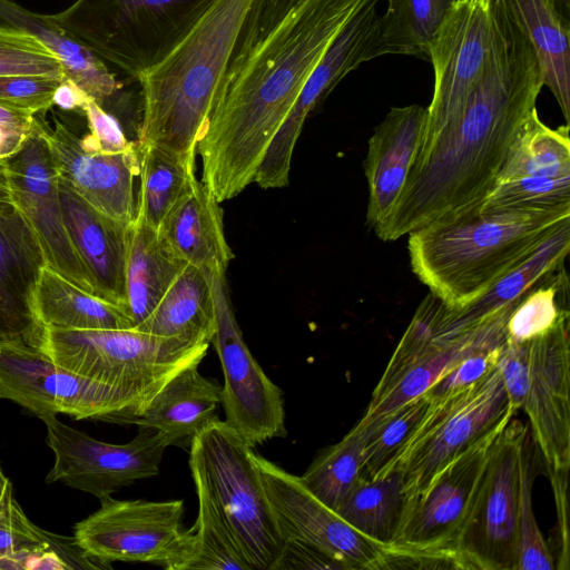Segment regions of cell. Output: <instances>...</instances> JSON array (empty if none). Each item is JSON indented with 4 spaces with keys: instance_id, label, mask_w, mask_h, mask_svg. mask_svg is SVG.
<instances>
[{
    "instance_id": "obj_30",
    "label": "cell",
    "mask_w": 570,
    "mask_h": 570,
    "mask_svg": "<svg viewBox=\"0 0 570 570\" xmlns=\"http://www.w3.org/2000/svg\"><path fill=\"white\" fill-rule=\"evenodd\" d=\"M0 27L26 32L48 47L61 61L66 77L102 106L120 88L109 67L70 37L52 18L0 0Z\"/></svg>"
},
{
    "instance_id": "obj_47",
    "label": "cell",
    "mask_w": 570,
    "mask_h": 570,
    "mask_svg": "<svg viewBox=\"0 0 570 570\" xmlns=\"http://www.w3.org/2000/svg\"><path fill=\"white\" fill-rule=\"evenodd\" d=\"M89 134L81 137L82 147L88 151L102 154L124 153L136 145L129 141L119 122L101 105L89 98L82 108Z\"/></svg>"
},
{
    "instance_id": "obj_19",
    "label": "cell",
    "mask_w": 570,
    "mask_h": 570,
    "mask_svg": "<svg viewBox=\"0 0 570 570\" xmlns=\"http://www.w3.org/2000/svg\"><path fill=\"white\" fill-rule=\"evenodd\" d=\"M566 313L548 333L529 341V381L522 409L547 470L570 468V338Z\"/></svg>"
},
{
    "instance_id": "obj_13",
    "label": "cell",
    "mask_w": 570,
    "mask_h": 570,
    "mask_svg": "<svg viewBox=\"0 0 570 570\" xmlns=\"http://www.w3.org/2000/svg\"><path fill=\"white\" fill-rule=\"evenodd\" d=\"M214 306L212 338L220 360L225 422L250 446L286 435L281 389L250 354L230 302L226 271H208Z\"/></svg>"
},
{
    "instance_id": "obj_57",
    "label": "cell",
    "mask_w": 570,
    "mask_h": 570,
    "mask_svg": "<svg viewBox=\"0 0 570 570\" xmlns=\"http://www.w3.org/2000/svg\"><path fill=\"white\" fill-rule=\"evenodd\" d=\"M481 1L491 2V1H493V0H481Z\"/></svg>"
},
{
    "instance_id": "obj_9",
    "label": "cell",
    "mask_w": 570,
    "mask_h": 570,
    "mask_svg": "<svg viewBox=\"0 0 570 570\" xmlns=\"http://www.w3.org/2000/svg\"><path fill=\"white\" fill-rule=\"evenodd\" d=\"M529 425L513 416L494 439L455 542L465 570H517L520 454Z\"/></svg>"
},
{
    "instance_id": "obj_38",
    "label": "cell",
    "mask_w": 570,
    "mask_h": 570,
    "mask_svg": "<svg viewBox=\"0 0 570 570\" xmlns=\"http://www.w3.org/2000/svg\"><path fill=\"white\" fill-rule=\"evenodd\" d=\"M198 499L193 550L185 566L203 570H253L202 479L191 474Z\"/></svg>"
},
{
    "instance_id": "obj_49",
    "label": "cell",
    "mask_w": 570,
    "mask_h": 570,
    "mask_svg": "<svg viewBox=\"0 0 570 570\" xmlns=\"http://www.w3.org/2000/svg\"><path fill=\"white\" fill-rule=\"evenodd\" d=\"M383 569H464L455 550L383 547Z\"/></svg>"
},
{
    "instance_id": "obj_26",
    "label": "cell",
    "mask_w": 570,
    "mask_h": 570,
    "mask_svg": "<svg viewBox=\"0 0 570 570\" xmlns=\"http://www.w3.org/2000/svg\"><path fill=\"white\" fill-rule=\"evenodd\" d=\"M111 568L83 552L73 537L53 534L33 524L7 481L0 497V570Z\"/></svg>"
},
{
    "instance_id": "obj_32",
    "label": "cell",
    "mask_w": 570,
    "mask_h": 570,
    "mask_svg": "<svg viewBox=\"0 0 570 570\" xmlns=\"http://www.w3.org/2000/svg\"><path fill=\"white\" fill-rule=\"evenodd\" d=\"M35 312L42 327L57 330L134 328L121 307L90 294L45 265L35 292Z\"/></svg>"
},
{
    "instance_id": "obj_11",
    "label": "cell",
    "mask_w": 570,
    "mask_h": 570,
    "mask_svg": "<svg viewBox=\"0 0 570 570\" xmlns=\"http://www.w3.org/2000/svg\"><path fill=\"white\" fill-rule=\"evenodd\" d=\"M503 41L493 1L456 0L430 45L434 89L419 151L460 112L494 63Z\"/></svg>"
},
{
    "instance_id": "obj_53",
    "label": "cell",
    "mask_w": 570,
    "mask_h": 570,
    "mask_svg": "<svg viewBox=\"0 0 570 570\" xmlns=\"http://www.w3.org/2000/svg\"><path fill=\"white\" fill-rule=\"evenodd\" d=\"M304 1L305 0H266L259 17L255 40L265 36L289 11Z\"/></svg>"
},
{
    "instance_id": "obj_23",
    "label": "cell",
    "mask_w": 570,
    "mask_h": 570,
    "mask_svg": "<svg viewBox=\"0 0 570 570\" xmlns=\"http://www.w3.org/2000/svg\"><path fill=\"white\" fill-rule=\"evenodd\" d=\"M59 194L67 232L96 295L128 313L126 257L129 225L96 209L62 178Z\"/></svg>"
},
{
    "instance_id": "obj_33",
    "label": "cell",
    "mask_w": 570,
    "mask_h": 570,
    "mask_svg": "<svg viewBox=\"0 0 570 570\" xmlns=\"http://www.w3.org/2000/svg\"><path fill=\"white\" fill-rule=\"evenodd\" d=\"M405 507L403 480L397 471L375 480H361L335 510L352 528L381 547L392 544Z\"/></svg>"
},
{
    "instance_id": "obj_5",
    "label": "cell",
    "mask_w": 570,
    "mask_h": 570,
    "mask_svg": "<svg viewBox=\"0 0 570 570\" xmlns=\"http://www.w3.org/2000/svg\"><path fill=\"white\" fill-rule=\"evenodd\" d=\"M32 346L56 364L121 392L140 414L170 379L200 364L209 344L188 346L135 328L41 327Z\"/></svg>"
},
{
    "instance_id": "obj_52",
    "label": "cell",
    "mask_w": 570,
    "mask_h": 570,
    "mask_svg": "<svg viewBox=\"0 0 570 570\" xmlns=\"http://www.w3.org/2000/svg\"><path fill=\"white\" fill-rule=\"evenodd\" d=\"M569 471L548 470L557 507V534L553 554L554 566L558 570L569 569V528H568V501L567 483Z\"/></svg>"
},
{
    "instance_id": "obj_28",
    "label": "cell",
    "mask_w": 570,
    "mask_h": 570,
    "mask_svg": "<svg viewBox=\"0 0 570 570\" xmlns=\"http://www.w3.org/2000/svg\"><path fill=\"white\" fill-rule=\"evenodd\" d=\"M570 248V224L563 226L534 254L494 284L482 297L453 311L445 306L435 340L456 335L519 302L546 282L564 263ZM434 340V341H435Z\"/></svg>"
},
{
    "instance_id": "obj_35",
    "label": "cell",
    "mask_w": 570,
    "mask_h": 570,
    "mask_svg": "<svg viewBox=\"0 0 570 570\" xmlns=\"http://www.w3.org/2000/svg\"><path fill=\"white\" fill-rule=\"evenodd\" d=\"M137 148L140 187L135 215L159 230L171 208L197 179L195 167L154 145Z\"/></svg>"
},
{
    "instance_id": "obj_51",
    "label": "cell",
    "mask_w": 570,
    "mask_h": 570,
    "mask_svg": "<svg viewBox=\"0 0 570 570\" xmlns=\"http://www.w3.org/2000/svg\"><path fill=\"white\" fill-rule=\"evenodd\" d=\"M288 569H340L346 568L323 550L306 542L285 540L282 554L273 570Z\"/></svg>"
},
{
    "instance_id": "obj_7",
    "label": "cell",
    "mask_w": 570,
    "mask_h": 570,
    "mask_svg": "<svg viewBox=\"0 0 570 570\" xmlns=\"http://www.w3.org/2000/svg\"><path fill=\"white\" fill-rule=\"evenodd\" d=\"M250 448L225 421L203 429L189 448V468L208 490L253 570H273L285 540Z\"/></svg>"
},
{
    "instance_id": "obj_25",
    "label": "cell",
    "mask_w": 570,
    "mask_h": 570,
    "mask_svg": "<svg viewBox=\"0 0 570 570\" xmlns=\"http://www.w3.org/2000/svg\"><path fill=\"white\" fill-rule=\"evenodd\" d=\"M223 389L191 365L173 379L128 424L153 428L163 433L169 446L189 449L196 435L218 419Z\"/></svg>"
},
{
    "instance_id": "obj_16",
    "label": "cell",
    "mask_w": 570,
    "mask_h": 570,
    "mask_svg": "<svg viewBox=\"0 0 570 570\" xmlns=\"http://www.w3.org/2000/svg\"><path fill=\"white\" fill-rule=\"evenodd\" d=\"M380 1L368 0L352 16L307 78L256 171L254 183L261 188L288 185L293 153L307 117L348 72L380 56Z\"/></svg>"
},
{
    "instance_id": "obj_54",
    "label": "cell",
    "mask_w": 570,
    "mask_h": 570,
    "mask_svg": "<svg viewBox=\"0 0 570 570\" xmlns=\"http://www.w3.org/2000/svg\"><path fill=\"white\" fill-rule=\"evenodd\" d=\"M89 98L73 81L65 78L53 94V106L66 111H82Z\"/></svg>"
},
{
    "instance_id": "obj_48",
    "label": "cell",
    "mask_w": 570,
    "mask_h": 570,
    "mask_svg": "<svg viewBox=\"0 0 570 570\" xmlns=\"http://www.w3.org/2000/svg\"><path fill=\"white\" fill-rule=\"evenodd\" d=\"M497 366L510 405L517 411L521 410L529 381V342L507 338L500 350Z\"/></svg>"
},
{
    "instance_id": "obj_1",
    "label": "cell",
    "mask_w": 570,
    "mask_h": 570,
    "mask_svg": "<svg viewBox=\"0 0 570 570\" xmlns=\"http://www.w3.org/2000/svg\"><path fill=\"white\" fill-rule=\"evenodd\" d=\"M494 9L504 31L502 48L460 112L416 155L396 205L375 230L384 242L478 209L512 142L538 114L543 81L534 51Z\"/></svg>"
},
{
    "instance_id": "obj_12",
    "label": "cell",
    "mask_w": 570,
    "mask_h": 570,
    "mask_svg": "<svg viewBox=\"0 0 570 570\" xmlns=\"http://www.w3.org/2000/svg\"><path fill=\"white\" fill-rule=\"evenodd\" d=\"M0 399L39 419L68 414L76 420L127 424L138 414L121 392L56 364L26 343L0 345Z\"/></svg>"
},
{
    "instance_id": "obj_18",
    "label": "cell",
    "mask_w": 570,
    "mask_h": 570,
    "mask_svg": "<svg viewBox=\"0 0 570 570\" xmlns=\"http://www.w3.org/2000/svg\"><path fill=\"white\" fill-rule=\"evenodd\" d=\"M501 430L456 455L439 471L417 498L405 504L399 533L390 546L455 550L456 539L470 512L491 445Z\"/></svg>"
},
{
    "instance_id": "obj_29",
    "label": "cell",
    "mask_w": 570,
    "mask_h": 570,
    "mask_svg": "<svg viewBox=\"0 0 570 570\" xmlns=\"http://www.w3.org/2000/svg\"><path fill=\"white\" fill-rule=\"evenodd\" d=\"M135 330L188 346L209 344L215 334V306L208 271L186 264Z\"/></svg>"
},
{
    "instance_id": "obj_55",
    "label": "cell",
    "mask_w": 570,
    "mask_h": 570,
    "mask_svg": "<svg viewBox=\"0 0 570 570\" xmlns=\"http://www.w3.org/2000/svg\"><path fill=\"white\" fill-rule=\"evenodd\" d=\"M0 200H10L9 187L7 183L4 167L0 160Z\"/></svg>"
},
{
    "instance_id": "obj_37",
    "label": "cell",
    "mask_w": 570,
    "mask_h": 570,
    "mask_svg": "<svg viewBox=\"0 0 570 570\" xmlns=\"http://www.w3.org/2000/svg\"><path fill=\"white\" fill-rule=\"evenodd\" d=\"M430 399L423 394L395 411L368 423H357L361 431L363 479L375 480L387 475L416 425Z\"/></svg>"
},
{
    "instance_id": "obj_31",
    "label": "cell",
    "mask_w": 570,
    "mask_h": 570,
    "mask_svg": "<svg viewBox=\"0 0 570 570\" xmlns=\"http://www.w3.org/2000/svg\"><path fill=\"white\" fill-rule=\"evenodd\" d=\"M186 264L159 230L135 215L128 226L126 257L127 311L134 328L151 314Z\"/></svg>"
},
{
    "instance_id": "obj_14",
    "label": "cell",
    "mask_w": 570,
    "mask_h": 570,
    "mask_svg": "<svg viewBox=\"0 0 570 570\" xmlns=\"http://www.w3.org/2000/svg\"><path fill=\"white\" fill-rule=\"evenodd\" d=\"M41 420L47 428V445L55 454L46 482H60L98 499L157 475L169 446L166 436L153 428L139 426L131 441L112 444L70 428L56 416Z\"/></svg>"
},
{
    "instance_id": "obj_15",
    "label": "cell",
    "mask_w": 570,
    "mask_h": 570,
    "mask_svg": "<svg viewBox=\"0 0 570 570\" xmlns=\"http://www.w3.org/2000/svg\"><path fill=\"white\" fill-rule=\"evenodd\" d=\"M1 161L10 202L33 230L46 265L79 288L96 295L91 278L65 225L59 194L60 175L46 139V122L38 114L36 125L22 147Z\"/></svg>"
},
{
    "instance_id": "obj_21",
    "label": "cell",
    "mask_w": 570,
    "mask_h": 570,
    "mask_svg": "<svg viewBox=\"0 0 570 570\" xmlns=\"http://www.w3.org/2000/svg\"><path fill=\"white\" fill-rule=\"evenodd\" d=\"M45 265L23 215L10 200H0V345H33L42 327L35 312V292Z\"/></svg>"
},
{
    "instance_id": "obj_27",
    "label": "cell",
    "mask_w": 570,
    "mask_h": 570,
    "mask_svg": "<svg viewBox=\"0 0 570 570\" xmlns=\"http://www.w3.org/2000/svg\"><path fill=\"white\" fill-rule=\"evenodd\" d=\"M159 233L181 261L204 271L227 272L234 258L220 203L197 179L171 208Z\"/></svg>"
},
{
    "instance_id": "obj_4",
    "label": "cell",
    "mask_w": 570,
    "mask_h": 570,
    "mask_svg": "<svg viewBox=\"0 0 570 570\" xmlns=\"http://www.w3.org/2000/svg\"><path fill=\"white\" fill-rule=\"evenodd\" d=\"M570 206L551 209L469 210L409 234L416 277L453 311L482 297L563 226Z\"/></svg>"
},
{
    "instance_id": "obj_45",
    "label": "cell",
    "mask_w": 570,
    "mask_h": 570,
    "mask_svg": "<svg viewBox=\"0 0 570 570\" xmlns=\"http://www.w3.org/2000/svg\"><path fill=\"white\" fill-rule=\"evenodd\" d=\"M502 345L475 350L451 366L425 393L434 400L466 389L492 372Z\"/></svg>"
},
{
    "instance_id": "obj_10",
    "label": "cell",
    "mask_w": 570,
    "mask_h": 570,
    "mask_svg": "<svg viewBox=\"0 0 570 570\" xmlns=\"http://www.w3.org/2000/svg\"><path fill=\"white\" fill-rule=\"evenodd\" d=\"M100 508L73 527L79 548L96 559L146 562L185 570L191 528H183L184 501L99 499Z\"/></svg>"
},
{
    "instance_id": "obj_39",
    "label": "cell",
    "mask_w": 570,
    "mask_h": 570,
    "mask_svg": "<svg viewBox=\"0 0 570 570\" xmlns=\"http://www.w3.org/2000/svg\"><path fill=\"white\" fill-rule=\"evenodd\" d=\"M301 479L316 498L335 511L363 480L360 429L355 425L340 442L326 448Z\"/></svg>"
},
{
    "instance_id": "obj_2",
    "label": "cell",
    "mask_w": 570,
    "mask_h": 570,
    "mask_svg": "<svg viewBox=\"0 0 570 570\" xmlns=\"http://www.w3.org/2000/svg\"><path fill=\"white\" fill-rule=\"evenodd\" d=\"M368 0H305L238 53L198 141L202 184L218 203L256 171L325 50Z\"/></svg>"
},
{
    "instance_id": "obj_50",
    "label": "cell",
    "mask_w": 570,
    "mask_h": 570,
    "mask_svg": "<svg viewBox=\"0 0 570 570\" xmlns=\"http://www.w3.org/2000/svg\"><path fill=\"white\" fill-rule=\"evenodd\" d=\"M37 115L0 102V160L14 155L31 134Z\"/></svg>"
},
{
    "instance_id": "obj_22",
    "label": "cell",
    "mask_w": 570,
    "mask_h": 570,
    "mask_svg": "<svg viewBox=\"0 0 570 570\" xmlns=\"http://www.w3.org/2000/svg\"><path fill=\"white\" fill-rule=\"evenodd\" d=\"M428 110L393 107L368 139L364 171L368 185L366 223L375 232L392 213L419 153Z\"/></svg>"
},
{
    "instance_id": "obj_40",
    "label": "cell",
    "mask_w": 570,
    "mask_h": 570,
    "mask_svg": "<svg viewBox=\"0 0 570 570\" xmlns=\"http://www.w3.org/2000/svg\"><path fill=\"white\" fill-rule=\"evenodd\" d=\"M568 306L569 278L562 265L513 308L507 323V338L529 342L548 333L569 313Z\"/></svg>"
},
{
    "instance_id": "obj_43",
    "label": "cell",
    "mask_w": 570,
    "mask_h": 570,
    "mask_svg": "<svg viewBox=\"0 0 570 570\" xmlns=\"http://www.w3.org/2000/svg\"><path fill=\"white\" fill-rule=\"evenodd\" d=\"M0 76L67 78L59 58L37 38L0 27Z\"/></svg>"
},
{
    "instance_id": "obj_41",
    "label": "cell",
    "mask_w": 570,
    "mask_h": 570,
    "mask_svg": "<svg viewBox=\"0 0 570 570\" xmlns=\"http://www.w3.org/2000/svg\"><path fill=\"white\" fill-rule=\"evenodd\" d=\"M564 206H570V177L520 178L493 184L478 209L531 210Z\"/></svg>"
},
{
    "instance_id": "obj_24",
    "label": "cell",
    "mask_w": 570,
    "mask_h": 570,
    "mask_svg": "<svg viewBox=\"0 0 570 570\" xmlns=\"http://www.w3.org/2000/svg\"><path fill=\"white\" fill-rule=\"evenodd\" d=\"M493 3L531 45L543 86L553 94L568 125L570 0H493Z\"/></svg>"
},
{
    "instance_id": "obj_42",
    "label": "cell",
    "mask_w": 570,
    "mask_h": 570,
    "mask_svg": "<svg viewBox=\"0 0 570 570\" xmlns=\"http://www.w3.org/2000/svg\"><path fill=\"white\" fill-rule=\"evenodd\" d=\"M530 451L531 435L529 433L521 450L519 466V557L517 570H551L556 569L553 556L539 529L532 508L534 471Z\"/></svg>"
},
{
    "instance_id": "obj_17",
    "label": "cell",
    "mask_w": 570,
    "mask_h": 570,
    "mask_svg": "<svg viewBox=\"0 0 570 570\" xmlns=\"http://www.w3.org/2000/svg\"><path fill=\"white\" fill-rule=\"evenodd\" d=\"M262 483L284 540L312 544L346 570H381L383 547L364 537L316 498L294 475L252 451Z\"/></svg>"
},
{
    "instance_id": "obj_3",
    "label": "cell",
    "mask_w": 570,
    "mask_h": 570,
    "mask_svg": "<svg viewBox=\"0 0 570 570\" xmlns=\"http://www.w3.org/2000/svg\"><path fill=\"white\" fill-rule=\"evenodd\" d=\"M266 0H214L180 41L138 77L137 146L154 145L195 167L197 145L228 70L257 33Z\"/></svg>"
},
{
    "instance_id": "obj_20",
    "label": "cell",
    "mask_w": 570,
    "mask_h": 570,
    "mask_svg": "<svg viewBox=\"0 0 570 570\" xmlns=\"http://www.w3.org/2000/svg\"><path fill=\"white\" fill-rule=\"evenodd\" d=\"M46 139L59 170L77 194L99 212L129 225L136 213L134 180L139 174L137 145L124 153L88 151L81 137L61 120L46 124Z\"/></svg>"
},
{
    "instance_id": "obj_46",
    "label": "cell",
    "mask_w": 570,
    "mask_h": 570,
    "mask_svg": "<svg viewBox=\"0 0 570 570\" xmlns=\"http://www.w3.org/2000/svg\"><path fill=\"white\" fill-rule=\"evenodd\" d=\"M61 80L39 76H0V102L36 115L45 112L53 106V94Z\"/></svg>"
},
{
    "instance_id": "obj_44",
    "label": "cell",
    "mask_w": 570,
    "mask_h": 570,
    "mask_svg": "<svg viewBox=\"0 0 570 570\" xmlns=\"http://www.w3.org/2000/svg\"><path fill=\"white\" fill-rule=\"evenodd\" d=\"M444 309L443 302L430 292L417 307L382 376L394 374L434 343Z\"/></svg>"
},
{
    "instance_id": "obj_36",
    "label": "cell",
    "mask_w": 570,
    "mask_h": 570,
    "mask_svg": "<svg viewBox=\"0 0 570 570\" xmlns=\"http://www.w3.org/2000/svg\"><path fill=\"white\" fill-rule=\"evenodd\" d=\"M456 0H387L380 19L379 55L429 58L430 45Z\"/></svg>"
},
{
    "instance_id": "obj_56",
    "label": "cell",
    "mask_w": 570,
    "mask_h": 570,
    "mask_svg": "<svg viewBox=\"0 0 570 570\" xmlns=\"http://www.w3.org/2000/svg\"><path fill=\"white\" fill-rule=\"evenodd\" d=\"M9 479L3 474L2 469L0 466V497L2 494V491L4 489V485Z\"/></svg>"
},
{
    "instance_id": "obj_8",
    "label": "cell",
    "mask_w": 570,
    "mask_h": 570,
    "mask_svg": "<svg viewBox=\"0 0 570 570\" xmlns=\"http://www.w3.org/2000/svg\"><path fill=\"white\" fill-rule=\"evenodd\" d=\"M498 366L478 383L431 400L405 446L391 465L403 480L405 504L461 452L501 430L517 414Z\"/></svg>"
},
{
    "instance_id": "obj_6",
    "label": "cell",
    "mask_w": 570,
    "mask_h": 570,
    "mask_svg": "<svg viewBox=\"0 0 570 570\" xmlns=\"http://www.w3.org/2000/svg\"><path fill=\"white\" fill-rule=\"evenodd\" d=\"M214 0H77L53 20L107 66L136 79L159 62Z\"/></svg>"
},
{
    "instance_id": "obj_34",
    "label": "cell",
    "mask_w": 570,
    "mask_h": 570,
    "mask_svg": "<svg viewBox=\"0 0 570 570\" xmlns=\"http://www.w3.org/2000/svg\"><path fill=\"white\" fill-rule=\"evenodd\" d=\"M570 177L569 125L552 129L534 115L512 142L495 183Z\"/></svg>"
}]
</instances>
